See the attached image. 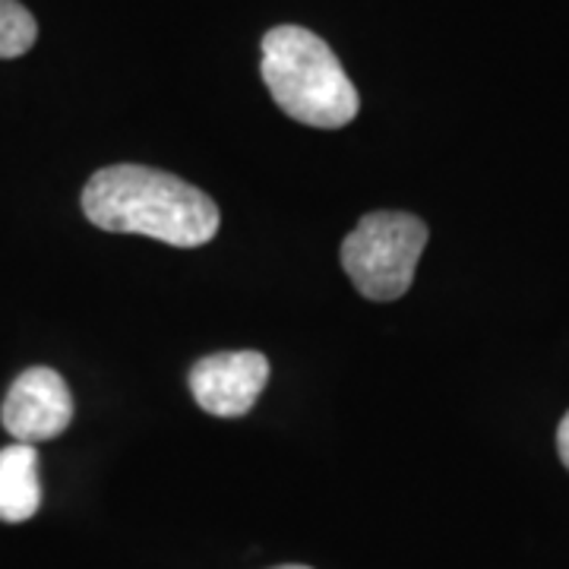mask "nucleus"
Here are the masks:
<instances>
[{
    "label": "nucleus",
    "mask_w": 569,
    "mask_h": 569,
    "mask_svg": "<svg viewBox=\"0 0 569 569\" xmlns=\"http://www.w3.org/2000/svg\"><path fill=\"white\" fill-rule=\"evenodd\" d=\"M86 219L114 234H146L171 247H203L222 212L200 187L146 164H108L82 187Z\"/></svg>",
    "instance_id": "obj_1"
},
{
    "label": "nucleus",
    "mask_w": 569,
    "mask_h": 569,
    "mask_svg": "<svg viewBox=\"0 0 569 569\" xmlns=\"http://www.w3.org/2000/svg\"><path fill=\"white\" fill-rule=\"evenodd\" d=\"M260 73L276 104L307 127L339 130L361 108L336 51L305 26H276L266 32Z\"/></svg>",
    "instance_id": "obj_2"
},
{
    "label": "nucleus",
    "mask_w": 569,
    "mask_h": 569,
    "mask_svg": "<svg viewBox=\"0 0 569 569\" xmlns=\"http://www.w3.org/2000/svg\"><path fill=\"white\" fill-rule=\"evenodd\" d=\"M427 224L411 212H370L342 241V266L367 301H399L415 282Z\"/></svg>",
    "instance_id": "obj_3"
},
{
    "label": "nucleus",
    "mask_w": 569,
    "mask_h": 569,
    "mask_svg": "<svg viewBox=\"0 0 569 569\" xmlns=\"http://www.w3.org/2000/svg\"><path fill=\"white\" fill-rule=\"evenodd\" d=\"M0 421L17 443H44L61 437L73 421V396L51 367H29L13 380L3 399Z\"/></svg>",
    "instance_id": "obj_4"
},
{
    "label": "nucleus",
    "mask_w": 569,
    "mask_h": 569,
    "mask_svg": "<svg viewBox=\"0 0 569 569\" xmlns=\"http://www.w3.org/2000/svg\"><path fill=\"white\" fill-rule=\"evenodd\" d=\"M187 383L203 411L216 418H241L257 406L269 383V361L260 351H216L190 367Z\"/></svg>",
    "instance_id": "obj_5"
},
{
    "label": "nucleus",
    "mask_w": 569,
    "mask_h": 569,
    "mask_svg": "<svg viewBox=\"0 0 569 569\" xmlns=\"http://www.w3.org/2000/svg\"><path fill=\"white\" fill-rule=\"evenodd\" d=\"M41 507L39 452L29 443L0 449V522H26Z\"/></svg>",
    "instance_id": "obj_6"
},
{
    "label": "nucleus",
    "mask_w": 569,
    "mask_h": 569,
    "mask_svg": "<svg viewBox=\"0 0 569 569\" xmlns=\"http://www.w3.org/2000/svg\"><path fill=\"white\" fill-rule=\"evenodd\" d=\"M39 39V22L20 0H0V61L22 58Z\"/></svg>",
    "instance_id": "obj_7"
},
{
    "label": "nucleus",
    "mask_w": 569,
    "mask_h": 569,
    "mask_svg": "<svg viewBox=\"0 0 569 569\" xmlns=\"http://www.w3.org/2000/svg\"><path fill=\"white\" fill-rule=\"evenodd\" d=\"M557 452H560V462L569 468V411L563 415L560 427H557Z\"/></svg>",
    "instance_id": "obj_8"
},
{
    "label": "nucleus",
    "mask_w": 569,
    "mask_h": 569,
    "mask_svg": "<svg viewBox=\"0 0 569 569\" xmlns=\"http://www.w3.org/2000/svg\"><path fill=\"white\" fill-rule=\"evenodd\" d=\"M276 569H310V567H301V563H288V567H276Z\"/></svg>",
    "instance_id": "obj_9"
}]
</instances>
